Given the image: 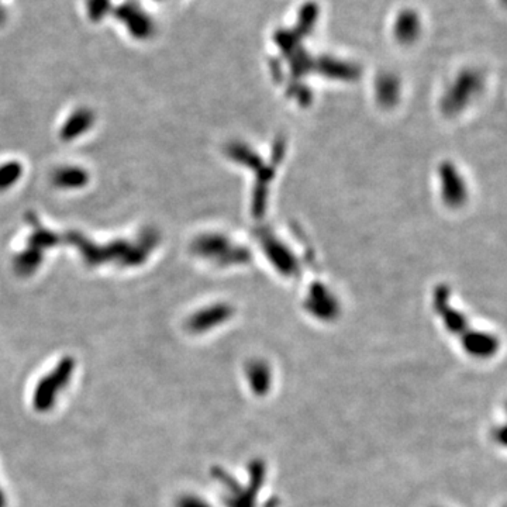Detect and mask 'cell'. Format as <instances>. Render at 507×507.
I'll use <instances>...</instances> for the list:
<instances>
[{
    "instance_id": "6da1fadb",
    "label": "cell",
    "mask_w": 507,
    "mask_h": 507,
    "mask_svg": "<svg viewBox=\"0 0 507 507\" xmlns=\"http://www.w3.org/2000/svg\"><path fill=\"white\" fill-rule=\"evenodd\" d=\"M248 482L241 483L221 466H212L210 476L223 489L221 500L226 507H257L258 494L267 479V464L257 458L248 464Z\"/></svg>"
},
{
    "instance_id": "7a4b0ae2",
    "label": "cell",
    "mask_w": 507,
    "mask_h": 507,
    "mask_svg": "<svg viewBox=\"0 0 507 507\" xmlns=\"http://www.w3.org/2000/svg\"><path fill=\"white\" fill-rule=\"evenodd\" d=\"M75 368V358L66 355L61 358L59 362L38 381L31 397V404L36 411L48 413L57 406L62 392L69 386L72 381Z\"/></svg>"
},
{
    "instance_id": "3957f363",
    "label": "cell",
    "mask_w": 507,
    "mask_h": 507,
    "mask_svg": "<svg viewBox=\"0 0 507 507\" xmlns=\"http://www.w3.org/2000/svg\"><path fill=\"white\" fill-rule=\"evenodd\" d=\"M245 379L249 386V390L257 397H265L271 389L274 382V374L270 364L264 360H251L245 365Z\"/></svg>"
},
{
    "instance_id": "277c9868",
    "label": "cell",
    "mask_w": 507,
    "mask_h": 507,
    "mask_svg": "<svg viewBox=\"0 0 507 507\" xmlns=\"http://www.w3.org/2000/svg\"><path fill=\"white\" fill-rule=\"evenodd\" d=\"M230 317V310L224 306H214L193 314L188 321V328L195 334L207 332Z\"/></svg>"
},
{
    "instance_id": "5b68a950",
    "label": "cell",
    "mask_w": 507,
    "mask_h": 507,
    "mask_svg": "<svg viewBox=\"0 0 507 507\" xmlns=\"http://www.w3.org/2000/svg\"><path fill=\"white\" fill-rule=\"evenodd\" d=\"M92 122H94V116L91 112H88V110L75 112L73 116L65 123V126L61 131L62 138L66 141H71V140L79 137L82 133H84L92 126Z\"/></svg>"
},
{
    "instance_id": "8992f818",
    "label": "cell",
    "mask_w": 507,
    "mask_h": 507,
    "mask_svg": "<svg viewBox=\"0 0 507 507\" xmlns=\"http://www.w3.org/2000/svg\"><path fill=\"white\" fill-rule=\"evenodd\" d=\"M418 29H420L418 16L411 10H406L403 13H400L396 20L395 34L400 41L409 43L417 37Z\"/></svg>"
},
{
    "instance_id": "52a82bcc",
    "label": "cell",
    "mask_w": 507,
    "mask_h": 507,
    "mask_svg": "<svg viewBox=\"0 0 507 507\" xmlns=\"http://www.w3.org/2000/svg\"><path fill=\"white\" fill-rule=\"evenodd\" d=\"M54 182L64 189L82 188L88 182V175L80 168H61L54 175Z\"/></svg>"
},
{
    "instance_id": "ba28073f",
    "label": "cell",
    "mask_w": 507,
    "mask_h": 507,
    "mask_svg": "<svg viewBox=\"0 0 507 507\" xmlns=\"http://www.w3.org/2000/svg\"><path fill=\"white\" fill-rule=\"evenodd\" d=\"M22 177V166L17 162H9L0 166V191L13 186Z\"/></svg>"
},
{
    "instance_id": "9c48e42d",
    "label": "cell",
    "mask_w": 507,
    "mask_h": 507,
    "mask_svg": "<svg viewBox=\"0 0 507 507\" xmlns=\"http://www.w3.org/2000/svg\"><path fill=\"white\" fill-rule=\"evenodd\" d=\"M175 507H213V506L199 494L184 493L175 500Z\"/></svg>"
},
{
    "instance_id": "30bf717a",
    "label": "cell",
    "mask_w": 507,
    "mask_h": 507,
    "mask_svg": "<svg viewBox=\"0 0 507 507\" xmlns=\"http://www.w3.org/2000/svg\"><path fill=\"white\" fill-rule=\"evenodd\" d=\"M0 507H8V497L2 486H0Z\"/></svg>"
}]
</instances>
